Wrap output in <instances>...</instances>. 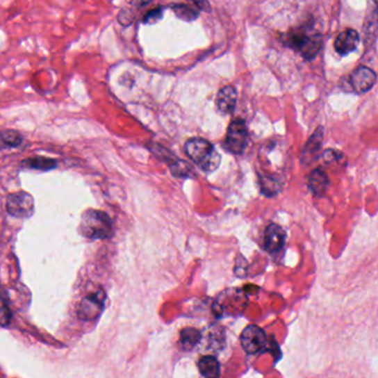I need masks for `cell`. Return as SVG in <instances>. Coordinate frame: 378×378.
<instances>
[{"instance_id": "obj_6", "label": "cell", "mask_w": 378, "mask_h": 378, "mask_svg": "<svg viewBox=\"0 0 378 378\" xmlns=\"http://www.w3.org/2000/svg\"><path fill=\"white\" fill-rule=\"evenodd\" d=\"M241 344L249 354H258L267 347V335L261 327L249 325L241 333Z\"/></svg>"}, {"instance_id": "obj_22", "label": "cell", "mask_w": 378, "mask_h": 378, "mask_svg": "<svg viewBox=\"0 0 378 378\" xmlns=\"http://www.w3.org/2000/svg\"><path fill=\"white\" fill-rule=\"evenodd\" d=\"M163 10L162 9H155V10L149 11V14L144 17V24H151L162 19Z\"/></svg>"}, {"instance_id": "obj_4", "label": "cell", "mask_w": 378, "mask_h": 378, "mask_svg": "<svg viewBox=\"0 0 378 378\" xmlns=\"http://www.w3.org/2000/svg\"><path fill=\"white\" fill-rule=\"evenodd\" d=\"M7 211L17 218H28L35 211V200L26 192H13L7 197Z\"/></svg>"}, {"instance_id": "obj_7", "label": "cell", "mask_w": 378, "mask_h": 378, "mask_svg": "<svg viewBox=\"0 0 378 378\" xmlns=\"http://www.w3.org/2000/svg\"><path fill=\"white\" fill-rule=\"evenodd\" d=\"M104 302H106V293L103 290H97L91 295H87L79 306V318L84 321L97 319L104 308Z\"/></svg>"}, {"instance_id": "obj_18", "label": "cell", "mask_w": 378, "mask_h": 378, "mask_svg": "<svg viewBox=\"0 0 378 378\" xmlns=\"http://www.w3.org/2000/svg\"><path fill=\"white\" fill-rule=\"evenodd\" d=\"M24 165L29 168H35L39 170H50L57 166V161L48 158V157L35 156L24 161Z\"/></svg>"}, {"instance_id": "obj_13", "label": "cell", "mask_w": 378, "mask_h": 378, "mask_svg": "<svg viewBox=\"0 0 378 378\" xmlns=\"http://www.w3.org/2000/svg\"><path fill=\"white\" fill-rule=\"evenodd\" d=\"M329 177L322 168H316L309 176V188L316 197H322L329 188Z\"/></svg>"}, {"instance_id": "obj_14", "label": "cell", "mask_w": 378, "mask_h": 378, "mask_svg": "<svg viewBox=\"0 0 378 378\" xmlns=\"http://www.w3.org/2000/svg\"><path fill=\"white\" fill-rule=\"evenodd\" d=\"M198 368H199L200 374L205 378H219L220 376V364L216 357H202L198 361Z\"/></svg>"}, {"instance_id": "obj_21", "label": "cell", "mask_w": 378, "mask_h": 378, "mask_svg": "<svg viewBox=\"0 0 378 378\" xmlns=\"http://www.w3.org/2000/svg\"><path fill=\"white\" fill-rule=\"evenodd\" d=\"M11 318H13V313H11L10 309L3 300V297L0 295V327H5L9 325Z\"/></svg>"}, {"instance_id": "obj_17", "label": "cell", "mask_w": 378, "mask_h": 378, "mask_svg": "<svg viewBox=\"0 0 378 378\" xmlns=\"http://www.w3.org/2000/svg\"><path fill=\"white\" fill-rule=\"evenodd\" d=\"M260 186H261V192L265 196L272 197V196H276L280 192L281 183L273 176H261L260 177Z\"/></svg>"}, {"instance_id": "obj_5", "label": "cell", "mask_w": 378, "mask_h": 378, "mask_svg": "<svg viewBox=\"0 0 378 378\" xmlns=\"http://www.w3.org/2000/svg\"><path fill=\"white\" fill-rule=\"evenodd\" d=\"M248 141V131L245 122L237 120L230 123L226 136V149L233 154H243Z\"/></svg>"}, {"instance_id": "obj_16", "label": "cell", "mask_w": 378, "mask_h": 378, "mask_svg": "<svg viewBox=\"0 0 378 378\" xmlns=\"http://www.w3.org/2000/svg\"><path fill=\"white\" fill-rule=\"evenodd\" d=\"M22 136L14 130L0 131V149L18 147L22 143Z\"/></svg>"}, {"instance_id": "obj_2", "label": "cell", "mask_w": 378, "mask_h": 378, "mask_svg": "<svg viewBox=\"0 0 378 378\" xmlns=\"http://www.w3.org/2000/svg\"><path fill=\"white\" fill-rule=\"evenodd\" d=\"M80 231L89 239H108L113 233V224L104 211L89 209L82 215Z\"/></svg>"}, {"instance_id": "obj_11", "label": "cell", "mask_w": 378, "mask_h": 378, "mask_svg": "<svg viewBox=\"0 0 378 378\" xmlns=\"http://www.w3.org/2000/svg\"><path fill=\"white\" fill-rule=\"evenodd\" d=\"M236 103H237V91L231 85L222 88L217 94V108L222 113H233L236 108Z\"/></svg>"}, {"instance_id": "obj_24", "label": "cell", "mask_w": 378, "mask_h": 378, "mask_svg": "<svg viewBox=\"0 0 378 378\" xmlns=\"http://www.w3.org/2000/svg\"><path fill=\"white\" fill-rule=\"evenodd\" d=\"M192 3L197 6L198 8L203 9V10H208L209 3L208 0H189Z\"/></svg>"}, {"instance_id": "obj_3", "label": "cell", "mask_w": 378, "mask_h": 378, "mask_svg": "<svg viewBox=\"0 0 378 378\" xmlns=\"http://www.w3.org/2000/svg\"><path fill=\"white\" fill-rule=\"evenodd\" d=\"M322 37L319 33H308L306 31L292 33L288 39L290 47L300 52L306 60H312L319 54L322 48Z\"/></svg>"}, {"instance_id": "obj_19", "label": "cell", "mask_w": 378, "mask_h": 378, "mask_svg": "<svg viewBox=\"0 0 378 378\" xmlns=\"http://www.w3.org/2000/svg\"><path fill=\"white\" fill-rule=\"evenodd\" d=\"M172 8L176 16L185 22H192L198 17V11L188 5H174Z\"/></svg>"}, {"instance_id": "obj_12", "label": "cell", "mask_w": 378, "mask_h": 378, "mask_svg": "<svg viewBox=\"0 0 378 378\" xmlns=\"http://www.w3.org/2000/svg\"><path fill=\"white\" fill-rule=\"evenodd\" d=\"M322 141H323V129L319 127L315 132L312 134L309 138L308 143L304 146V149L302 151V162L306 164H310L316 160V157L319 155L320 149H321Z\"/></svg>"}, {"instance_id": "obj_23", "label": "cell", "mask_w": 378, "mask_h": 378, "mask_svg": "<svg viewBox=\"0 0 378 378\" xmlns=\"http://www.w3.org/2000/svg\"><path fill=\"white\" fill-rule=\"evenodd\" d=\"M338 157H340V154H338V151H334V149H329V151H325L323 154V158H324L325 162L332 163L334 161H338Z\"/></svg>"}, {"instance_id": "obj_20", "label": "cell", "mask_w": 378, "mask_h": 378, "mask_svg": "<svg viewBox=\"0 0 378 378\" xmlns=\"http://www.w3.org/2000/svg\"><path fill=\"white\" fill-rule=\"evenodd\" d=\"M170 170L177 177H188L192 174V166L188 165L184 161H179V162L172 164Z\"/></svg>"}, {"instance_id": "obj_25", "label": "cell", "mask_w": 378, "mask_h": 378, "mask_svg": "<svg viewBox=\"0 0 378 378\" xmlns=\"http://www.w3.org/2000/svg\"><path fill=\"white\" fill-rule=\"evenodd\" d=\"M151 0H136V5L138 7H143V6L147 5V3H151Z\"/></svg>"}, {"instance_id": "obj_1", "label": "cell", "mask_w": 378, "mask_h": 378, "mask_svg": "<svg viewBox=\"0 0 378 378\" xmlns=\"http://www.w3.org/2000/svg\"><path fill=\"white\" fill-rule=\"evenodd\" d=\"M187 156L206 173L215 172L220 165L222 157L213 146L204 138H192L185 144Z\"/></svg>"}, {"instance_id": "obj_9", "label": "cell", "mask_w": 378, "mask_h": 378, "mask_svg": "<svg viewBox=\"0 0 378 378\" xmlns=\"http://www.w3.org/2000/svg\"><path fill=\"white\" fill-rule=\"evenodd\" d=\"M286 233L279 224H270L265 233V248L270 254L280 252L286 243Z\"/></svg>"}, {"instance_id": "obj_10", "label": "cell", "mask_w": 378, "mask_h": 378, "mask_svg": "<svg viewBox=\"0 0 378 378\" xmlns=\"http://www.w3.org/2000/svg\"><path fill=\"white\" fill-rule=\"evenodd\" d=\"M359 44V35L356 30L346 29L338 35L334 42V48L340 56H347L354 51Z\"/></svg>"}, {"instance_id": "obj_15", "label": "cell", "mask_w": 378, "mask_h": 378, "mask_svg": "<svg viewBox=\"0 0 378 378\" xmlns=\"http://www.w3.org/2000/svg\"><path fill=\"white\" fill-rule=\"evenodd\" d=\"M200 338H202V335L197 329H194V327L183 329L181 332V344L183 349L187 350V351L194 349L199 342Z\"/></svg>"}, {"instance_id": "obj_8", "label": "cell", "mask_w": 378, "mask_h": 378, "mask_svg": "<svg viewBox=\"0 0 378 378\" xmlns=\"http://www.w3.org/2000/svg\"><path fill=\"white\" fill-rule=\"evenodd\" d=\"M376 73L368 67H359L351 74V85L357 93L370 91L376 83Z\"/></svg>"}]
</instances>
